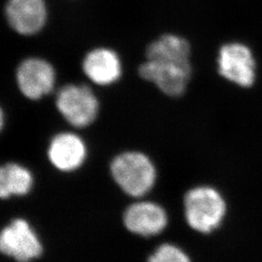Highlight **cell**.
Returning a JSON list of instances; mask_svg holds the SVG:
<instances>
[{
    "label": "cell",
    "instance_id": "obj_1",
    "mask_svg": "<svg viewBox=\"0 0 262 262\" xmlns=\"http://www.w3.org/2000/svg\"><path fill=\"white\" fill-rule=\"evenodd\" d=\"M111 175L122 191L132 197H141L154 187L158 172L151 159L138 150L123 151L111 162Z\"/></svg>",
    "mask_w": 262,
    "mask_h": 262
},
{
    "label": "cell",
    "instance_id": "obj_2",
    "mask_svg": "<svg viewBox=\"0 0 262 262\" xmlns=\"http://www.w3.org/2000/svg\"><path fill=\"white\" fill-rule=\"evenodd\" d=\"M184 205L187 224L201 233L214 231L226 214L225 198L215 187L209 186L189 189L185 195Z\"/></svg>",
    "mask_w": 262,
    "mask_h": 262
},
{
    "label": "cell",
    "instance_id": "obj_15",
    "mask_svg": "<svg viewBox=\"0 0 262 262\" xmlns=\"http://www.w3.org/2000/svg\"><path fill=\"white\" fill-rule=\"evenodd\" d=\"M3 125H4V114H3L2 109L0 108V131L2 130Z\"/></svg>",
    "mask_w": 262,
    "mask_h": 262
},
{
    "label": "cell",
    "instance_id": "obj_4",
    "mask_svg": "<svg viewBox=\"0 0 262 262\" xmlns=\"http://www.w3.org/2000/svg\"><path fill=\"white\" fill-rule=\"evenodd\" d=\"M217 72L241 88L253 86L256 80V62L251 48L241 42L223 45L217 56Z\"/></svg>",
    "mask_w": 262,
    "mask_h": 262
},
{
    "label": "cell",
    "instance_id": "obj_13",
    "mask_svg": "<svg viewBox=\"0 0 262 262\" xmlns=\"http://www.w3.org/2000/svg\"><path fill=\"white\" fill-rule=\"evenodd\" d=\"M33 187V176L27 167L18 163L0 165V199L24 196Z\"/></svg>",
    "mask_w": 262,
    "mask_h": 262
},
{
    "label": "cell",
    "instance_id": "obj_14",
    "mask_svg": "<svg viewBox=\"0 0 262 262\" xmlns=\"http://www.w3.org/2000/svg\"><path fill=\"white\" fill-rule=\"evenodd\" d=\"M149 262H190L188 256L180 248L164 244L151 254Z\"/></svg>",
    "mask_w": 262,
    "mask_h": 262
},
{
    "label": "cell",
    "instance_id": "obj_9",
    "mask_svg": "<svg viewBox=\"0 0 262 262\" xmlns=\"http://www.w3.org/2000/svg\"><path fill=\"white\" fill-rule=\"evenodd\" d=\"M88 150L84 140L75 133L61 132L52 139L48 158L54 167L62 172L80 168L86 159Z\"/></svg>",
    "mask_w": 262,
    "mask_h": 262
},
{
    "label": "cell",
    "instance_id": "obj_11",
    "mask_svg": "<svg viewBox=\"0 0 262 262\" xmlns=\"http://www.w3.org/2000/svg\"><path fill=\"white\" fill-rule=\"evenodd\" d=\"M83 71L94 84L110 85L118 82L122 76V61L111 49L97 48L84 56Z\"/></svg>",
    "mask_w": 262,
    "mask_h": 262
},
{
    "label": "cell",
    "instance_id": "obj_12",
    "mask_svg": "<svg viewBox=\"0 0 262 262\" xmlns=\"http://www.w3.org/2000/svg\"><path fill=\"white\" fill-rule=\"evenodd\" d=\"M190 45L186 38L165 33L152 41L147 48L146 58L150 60H167L189 62Z\"/></svg>",
    "mask_w": 262,
    "mask_h": 262
},
{
    "label": "cell",
    "instance_id": "obj_5",
    "mask_svg": "<svg viewBox=\"0 0 262 262\" xmlns=\"http://www.w3.org/2000/svg\"><path fill=\"white\" fill-rule=\"evenodd\" d=\"M138 73L145 81L156 84L162 94L170 97H179L187 91L191 77V64L190 61L146 59L139 67Z\"/></svg>",
    "mask_w": 262,
    "mask_h": 262
},
{
    "label": "cell",
    "instance_id": "obj_10",
    "mask_svg": "<svg viewBox=\"0 0 262 262\" xmlns=\"http://www.w3.org/2000/svg\"><path fill=\"white\" fill-rule=\"evenodd\" d=\"M168 222L165 210L159 204L142 201L128 207L123 215V224L134 234L154 236L162 232Z\"/></svg>",
    "mask_w": 262,
    "mask_h": 262
},
{
    "label": "cell",
    "instance_id": "obj_8",
    "mask_svg": "<svg viewBox=\"0 0 262 262\" xmlns=\"http://www.w3.org/2000/svg\"><path fill=\"white\" fill-rule=\"evenodd\" d=\"M5 17L10 28L20 35L30 36L45 27L48 19L45 0H8Z\"/></svg>",
    "mask_w": 262,
    "mask_h": 262
},
{
    "label": "cell",
    "instance_id": "obj_3",
    "mask_svg": "<svg viewBox=\"0 0 262 262\" xmlns=\"http://www.w3.org/2000/svg\"><path fill=\"white\" fill-rule=\"evenodd\" d=\"M56 105L63 119L74 127L92 124L99 112V102L94 92L83 84H67L59 90Z\"/></svg>",
    "mask_w": 262,
    "mask_h": 262
},
{
    "label": "cell",
    "instance_id": "obj_7",
    "mask_svg": "<svg viewBox=\"0 0 262 262\" xmlns=\"http://www.w3.org/2000/svg\"><path fill=\"white\" fill-rule=\"evenodd\" d=\"M17 84L23 95L30 100H38L54 90L56 71L47 60L29 57L18 67Z\"/></svg>",
    "mask_w": 262,
    "mask_h": 262
},
{
    "label": "cell",
    "instance_id": "obj_6",
    "mask_svg": "<svg viewBox=\"0 0 262 262\" xmlns=\"http://www.w3.org/2000/svg\"><path fill=\"white\" fill-rule=\"evenodd\" d=\"M0 253L18 262H30L43 253L37 233L24 219L12 221L0 231Z\"/></svg>",
    "mask_w": 262,
    "mask_h": 262
}]
</instances>
